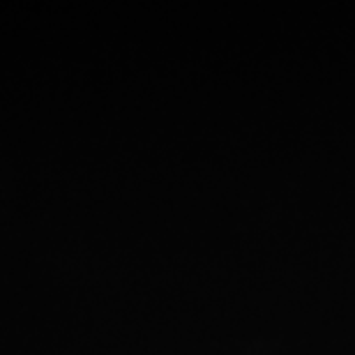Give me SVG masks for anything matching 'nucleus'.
Masks as SVG:
<instances>
[]
</instances>
